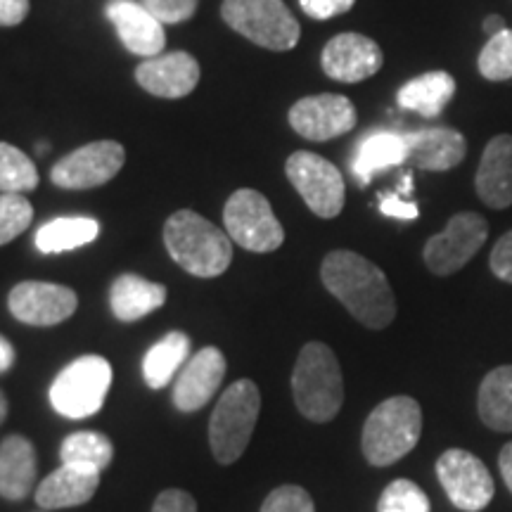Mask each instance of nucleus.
I'll return each mask as SVG.
<instances>
[{"instance_id":"1","label":"nucleus","mask_w":512,"mask_h":512,"mask_svg":"<svg viewBox=\"0 0 512 512\" xmlns=\"http://www.w3.org/2000/svg\"><path fill=\"white\" fill-rule=\"evenodd\" d=\"M320 278L332 297L344 304L358 323L384 330L396 318V299L387 275L366 256L337 249L323 259Z\"/></svg>"},{"instance_id":"2","label":"nucleus","mask_w":512,"mask_h":512,"mask_svg":"<svg viewBox=\"0 0 512 512\" xmlns=\"http://www.w3.org/2000/svg\"><path fill=\"white\" fill-rule=\"evenodd\" d=\"M164 245L183 271L197 278H216L233 261V240L197 211L181 209L164 226Z\"/></svg>"},{"instance_id":"3","label":"nucleus","mask_w":512,"mask_h":512,"mask_svg":"<svg viewBox=\"0 0 512 512\" xmlns=\"http://www.w3.org/2000/svg\"><path fill=\"white\" fill-rule=\"evenodd\" d=\"M292 392L299 413L313 422H330L344 403V380L339 361L328 344L309 342L297 358Z\"/></svg>"},{"instance_id":"4","label":"nucleus","mask_w":512,"mask_h":512,"mask_svg":"<svg viewBox=\"0 0 512 512\" xmlns=\"http://www.w3.org/2000/svg\"><path fill=\"white\" fill-rule=\"evenodd\" d=\"M422 434V408L411 396L384 399L363 425V456L370 465L399 463L418 446Z\"/></svg>"},{"instance_id":"5","label":"nucleus","mask_w":512,"mask_h":512,"mask_svg":"<svg viewBox=\"0 0 512 512\" xmlns=\"http://www.w3.org/2000/svg\"><path fill=\"white\" fill-rule=\"evenodd\" d=\"M259 411L261 394L252 380L233 382L221 394L209 420V444L221 465L235 463L247 451Z\"/></svg>"},{"instance_id":"6","label":"nucleus","mask_w":512,"mask_h":512,"mask_svg":"<svg viewBox=\"0 0 512 512\" xmlns=\"http://www.w3.org/2000/svg\"><path fill=\"white\" fill-rule=\"evenodd\" d=\"M112 387V366L107 358L88 354L76 358L50 384V406L62 418H91L102 408Z\"/></svg>"},{"instance_id":"7","label":"nucleus","mask_w":512,"mask_h":512,"mask_svg":"<svg viewBox=\"0 0 512 512\" xmlns=\"http://www.w3.org/2000/svg\"><path fill=\"white\" fill-rule=\"evenodd\" d=\"M221 15L230 29L268 50H292L302 27L283 0H223Z\"/></svg>"},{"instance_id":"8","label":"nucleus","mask_w":512,"mask_h":512,"mask_svg":"<svg viewBox=\"0 0 512 512\" xmlns=\"http://www.w3.org/2000/svg\"><path fill=\"white\" fill-rule=\"evenodd\" d=\"M223 223L228 238L249 252H275L285 242V230L275 219L271 202L256 190L233 192L223 209Z\"/></svg>"},{"instance_id":"9","label":"nucleus","mask_w":512,"mask_h":512,"mask_svg":"<svg viewBox=\"0 0 512 512\" xmlns=\"http://www.w3.org/2000/svg\"><path fill=\"white\" fill-rule=\"evenodd\" d=\"M285 174L294 185V190L302 195L313 214L320 219H335L344 209V178L339 169L328 159L313 152H294L287 159Z\"/></svg>"},{"instance_id":"10","label":"nucleus","mask_w":512,"mask_h":512,"mask_svg":"<svg viewBox=\"0 0 512 512\" xmlns=\"http://www.w3.org/2000/svg\"><path fill=\"white\" fill-rule=\"evenodd\" d=\"M489 238V223L475 211H460L446 223L439 235L427 240L425 264L434 275H453L484 247Z\"/></svg>"},{"instance_id":"11","label":"nucleus","mask_w":512,"mask_h":512,"mask_svg":"<svg viewBox=\"0 0 512 512\" xmlns=\"http://www.w3.org/2000/svg\"><path fill=\"white\" fill-rule=\"evenodd\" d=\"M437 477L448 501L463 512H479L494 501V479L489 467L463 448H448L437 460Z\"/></svg>"},{"instance_id":"12","label":"nucleus","mask_w":512,"mask_h":512,"mask_svg":"<svg viewBox=\"0 0 512 512\" xmlns=\"http://www.w3.org/2000/svg\"><path fill=\"white\" fill-rule=\"evenodd\" d=\"M126 162V150L114 140L83 145L60 159L50 171V181L64 190H88L112 181Z\"/></svg>"},{"instance_id":"13","label":"nucleus","mask_w":512,"mask_h":512,"mask_svg":"<svg viewBox=\"0 0 512 512\" xmlns=\"http://www.w3.org/2000/svg\"><path fill=\"white\" fill-rule=\"evenodd\" d=\"M290 126L306 140L325 143V140L354 131L356 107L344 95H309V98H302L292 105Z\"/></svg>"},{"instance_id":"14","label":"nucleus","mask_w":512,"mask_h":512,"mask_svg":"<svg viewBox=\"0 0 512 512\" xmlns=\"http://www.w3.org/2000/svg\"><path fill=\"white\" fill-rule=\"evenodd\" d=\"M8 306L19 323L50 328V325H60L74 316L76 306H79V297H76L74 290L64 285L27 280V283L12 287Z\"/></svg>"},{"instance_id":"15","label":"nucleus","mask_w":512,"mask_h":512,"mask_svg":"<svg viewBox=\"0 0 512 512\" xmlns=\"http://www.w3.org/2000/svg\"><path fill=\"white\" fill-rule=\"evenodd\" d=\"M382 50L373 38L363 34H339L323 48L320 64L330 79L358 83L375 76L382 69Z\"/></svg>"},{"instance_id":"16","label":"nucleus","mask_w":512,"mask_h":512,"mask_svg":"<svg viewBox=\"0 0 512 512\" xmlns=\"http://www.w3.org/2000/svg\"><path fill=\"white\" fill-rule=\"evenodd\" d=\"M226 377V356L221 349L204 347L183 366L174 384V403L178 411L195 413L214 399Z\"/></svg>"},{"instance_id":"17","label":"nucleus","mask_w":512,"mask_h":512,"mask_svg":"<svg viewBox=\"0 0 512 512\" xmlns=\"http://www.w3.org/2000/svg\"><path fill=\"white\" fill-rule=\"evenodd\" d=\"M136 79L140 86L157 98H185L195 91L200 81V64L188 53H166L157 57H147L138 64Z\"/></svg>"},{"instance_id":"18","label":"nucleus","mask_w":512,"mask_h":512,"mask_svg":"<svg viewBox=\"0 0 512 512\" xmlns=\"http://www.w3.org/2000/svg\"><path fill=\"white\" fill-rule=\"evenodd\" d=\"M107 17L117 29L126 50L140 57H157L164 53V24L136 0H112L107 5Z\"/></svg>"},{"instance_id":"19","label":"nucleus","mask_w":512,"mask_h":512,"mask_svg":"<svg viewBox=\"0 0 512 512\" xmlns=\"http://www.w3.org/2000/svg\"><path fill=\"white\" fill-rule=\"evenodd\" d=\"M475 190L486 207L508 209L512 204V136L501 133L484 147L475 176Z\"/></svg>"},{"instance_id":"20","label":"nucleus","mask_w":512,"mask_h":512,"mask_svg":"<svg viewBox=\"0 0 512 512\" xmlns=\"http://www.w3.org/2000/svg\"><path fill=\"white\" fill-rule=\"evenodd\" d=\"M408 162L422 171H448L467 155L463 133L456 128H420L406 133Z\"/></svg>"},{"instance_id":"21","label":"nucleus","mask_w":512,"mask_h":512,"mask_svg":"<svg viewBox=\"0 0 512 512\" xmlns=\"http://www.w3.org/2000/svg\"><path fill=\"white\" fill-rule=\"evenodd\" d=\"M100 486V472L88 470L79 465H62L60 470L38 484L36 503L43 510H62L76 508V505L88 503Z\"/></svg>"},{"instance_id":"22","label":"nucleus","mask_w":512,"mask_h":512,"mask_svg":"<svg viewBox=\"0 0 512 512\" xmlns=\"http://www.w3.org/2000/svg\"><path fill=\"white\" fill-rule=\"evenodd\" d=\"M408 162V140L406 133L396 131H373L356 147L351 159V174L361 185H368L377 174L394 169Z\"/></svg>"},{"instance_id":"23","label":"nucleus","mask_w":512,"mask_h":512,"mask_svg":"<svg viewBox=\"0 0 512 512\" xmlns=\"http://www.w3.org/2000/svg\"><path fill=\"white\" fill-rule=\"evenodd\" d=\"M36 486V448L22 434H10L0 444V496L22 501Z\"/></svg>"},{"instance_id":"24","label":"nucleus","mask_w":512,"mask_h":512,"mask_svg":"<svg viewBox=\"0 0 512 512\" xmlns=\"http://www.w3.org/2000/svg\"><path fill=\"white\" fill-rule=\"evenodd\" d=\"M166 302V287L152 280L140 278V275L124 273L112 283L110 306L114 318L121 323H136L147 313L162 309Z\"/></svg>"},{"instance_id":"25","label":"nucleus","mask_w":512,"mask_h":512,"mask_svg":"<svg viewBox=\"0 0 512 512\" xmlns=\"http://www.w3.org/2000/svg\"><path fill=\"white\" fill-rule=\"evenodd\" d=\"M456 95V79L448 72H427L403 83L396 93V105L406 112L434 119Z\"/></svg>"},{"instance_id":"26","label":"nucleus","mask_w":512,"mask_h":512,"mask_svg":"<svg viewBox=\"0 0 512 512\" xmlns=\"http://www.w3.org/2000/svg\"><path fill=\"white\" fill-rule=\"evenodd\" d=\"M477 411L486 427L512 432V366L491 370L479 384Z\"/></svg>"},{"instance_id":"27","label":"nucleus","mask_w":512,"mask_h":512,"mask_svg":"<svg viewBox=\"0 0 512 512\" xmlns=\"http://www.w3.org/2000/svg\"><path fill=\"white\" fill-rule=\"evenodd\" d=\"M190 356V337L185 332H169L147 349L143 358V375L150 389H164L174 380L178 368Z\"/></svg>"},{"instance_id":"28","label":"nucleus","mask_w":512,"mask_h":512,"mask_svg":"<svg viewBox=\"0 0 512 512\" xmlns=\"http://www.w3.org/2000/svg\"><path fill=\"white\" fill-rule=\"evenodd\" d=\"M100 235V223L88 216H62L43 223L36 233V247L43 254L72 252Z\"/></svg>"},{"instance_id":"29","label":"nucleus","mask_w":512,"mask_h":512,"mask_svg":"<svg viewBox=\"0 0 512 512\" xmlns=\"http://www.w3.org/2000/svg\"><path fill=\"white\" fill-rule=\"evenodd\" d=\"M112 456V441L100 432H74L60 446L62 465H79L95 472H105Z\"/></svg>"},{"instance_id":"30","label":"nucleus","mask_w":512,"mask_h":512,"mask_svg":"<svg viewBox=\"0 0 512 512\" xmlns=\"http://www.w3.org/2000/svg\"><path fill=\"white\" fill-rule=\"evenodd\" d=\"M38 171L31 159L15 145L0 143V192L36 190Z\"/></svg>"},{"instance_id":"31","label":"nucleus","mask_w":512,"mask_h":512,"mask_svg":"<svg viewBox=\"0 0 512 512\" xmlns=\"http://www.w3.org/2000/svg\"><path fill=\"white\" fill-rule=\"evenodd\" d=\"M477 67L486 81L512 79V29H503L489 36L477 57Z\"/></svg>"},{"instance_id":"32","label":"nucleus","mask_w":512,"mask_h":512,"mask_svg":"<svg viewBox=\"0 0 512 512\" xmlns=\"http://www.w3.org/2000/svg\"><path fill=\"white\" fill-rule=\"evenodd\" d=\"M430 508V498L411 479H394L377 501V512H430Z\"/></svg>"},{"instance_id":"33","label":"nucleus","mask_w":512,"mask_h":512,"mask_svg":"<svg viewBox=\"0 0 512 512\" xmlns=\"http://www.w3.org/2000/svg\"><path fill=\"white\" fill-rule=\"evenodd\" d=\"M34 207L27 197L17 192H3L0 195V245H8L31 226Z\"/></svg>"},{"instance_id":"34","label":"nucleus","mask_w":512,"mask_h":512,"mask_svg":"<svg viewBox=\"0 0 512 512\" xmlns=\"http://www.w3.org/2000/svg\"><path fill=\"white\" fill-rule=\"evenodd\" d=\"M261 512H316V505H313L309 491L302 486L285 484L266 496Z\"/></svg>"},{"instance_id":"35","label":"nucleus","mask_w":512,"mask_h":512,"mask_svg":"<svg viewBox=\"0 0 512 512\" xmlns=\"http://www.w3.org/2000/svg\"><path fill=\"white\" fill-rule=\"evenodd\" d=\"M200 0H143L147 10L155 15L162 24L188 22L195 15Z\"/></svg>"},{"instance_id":"36","label":"nucleus","mask_w":512,"mask_h":512,"mask_svg":"<svg viewBox=\"0 0 512 512\" xmlns=\"http://www.w3.org/2000/svg\"><path fill=\"white\" fill-rule=\"evenodd\" d=\"M489 266L498 280L512 285V230L505 233L503 238L496 242L494 249H491Z\"/></svg>"},{"instance_id":"37","label":"nucleus","mask_w":512,"mask_h":512,"mask_svg":"<svg viewBox=\"0 0 512 512\" xmlns=\"http://www.w3.org/2000/svg\"><path fill=\"white\" fill-rule=\"evenodd\" d=\"M152 512H197V503L188 491L183 489H166L157 496Z\"/></svg>"},{"instance_id":"38","label":"nucleus","mask_w":512,"mask_h":512,"mask_svg":"<svg viewBox=\"0 0 512 512\" xmlns=\"http://www.w3.org/2000/svg\"><path fill=\"white\" fill-rule=\"evenodd\" d=\"M356 0H299L302 10L313 19H330L354 8Z\"/></svg>"},{"instance_id":"39","label":"nucleus","mask_w":512,"mask_h":512,"mask_svg":"<svg viewBox=\"0 0 512 512\" xmlns=\"http://www.w3.org/2000/svg\"><path fill=\"white\" fill-rule=\"evenodd\" d=\"M380 211L384 216H392V219H401V221H413L420 216L418 204L403 200V197L396 195V192L380 197Z\"/></svg>"},{"instance_id":"40","label":"nucleus","mask_w":512,"mask_h":512,"mask_svg":"<svg viewBox=\"0 0 512 512\" xmlns=\"http://www.w3.org/2000/svg\"><path fill=\"white\" fill-rule=\"evenodd\" d=\"M29 15V0H0V27H17Z\"/></svg>"},{"instance_id":"41","label":"nucleus","mask_w":512,"mask_h":512,"mask_svg":"<svg viewBox=\"0 0 512 512\" xmlns=\"http://www.w3.org/2000/svg\"><path fill=\"white\" fill-rule=\"evenodd\" d=\"M498 470H501L503 482L512 494V441L501 448V456H498Z\"/></svg>"},{"instance_id":"42","label":"nucleus","mask_w":512,"mask_h":512,"mask_svg":"<svg viewBox=\"0 0 512 512\" xmlns=\"http://www.w3.org/2000/svg\"><path fill=\"white\" fill-rule=\"evenodd\" d=\"M12 366H15V347L0 335V375L8 373Z\"/></svg>"},{"instance_id":"43","label":"nucleus","mask_w":512,"mask_h":512,"mask_svg":"<svg viewBox=\"0 0 512 512\" xmlns=\"http://www.w3.org/2000/svg\"><path fill=\"white\" fill-rule=\"evenodd\" d=\"M503 29H508V27H505L503 17H498V15L486 17V22H484V31H486V34L494 36V34H498V31H503Z\"/></svg>"},{"instance_id":"44","label":"nucleus","mask_w":512,"mask_h":512,"mask_svg":"<svg viewBox=\"0 0 512 512\" xmlns=\"http://www.w3.org/2000/svg\"><path fill=\"white\" fill-rule=\"evenodd\" d=\"M5 418H8V399H5V394L0 392V425H3Z\"/></svg>"}]
</instances>
